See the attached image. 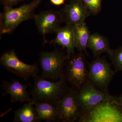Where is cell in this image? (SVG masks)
<instances>
[{"mask_svg":"<svg viewBox=\"0 0 122 122\" xmlns=\"http://www.w3.org/2000/svg\"><path fill=\"white\" fill-rule=\"evenodd\" d=\"M65 78L78 90L88 81V70L82 52L70 57L66 65Z\"/></svg>","mask_w":122,"mask_h":122,"instance_id":"6","label":"cell"},{"mask_svg":"<svg viewBox=\"0 0 122 122\" xmlns=\"http://www.w3.org/2000/svg\"><path fill=\"white\" fill-rule=\"evenodd\" d=\"M34 77L32 92L34 101L55 103L66 91L65 76L56 81H48L42 76Z\"/></svg>","mask_w":122,"mask_h":122,"instance_id":"2","label":"cell"},{"mask_svg":"<svg viewBox=\"0 0 122 122\" xmlns=\"http://www.w3.org/2000/svg\"><path fill=\"white\" fill-rule=\"evenodd\" d=\"M91 34L85 22L74 25V45L79 52L86 53V49Z\"/></svg>","mask_w":122,"mask_h":122,"instance_id":"17","label":"cell"},{"mask_svg":"<svg viewBox=\"0 0 122 122\" xmlns=\"http://www.w3.org/2000/svg\"><path fill=\"white\" fill-rule=\"evenodd\" d=\"M59 12L66 24L76 25L85 22L91 14L81 0H71Z\"/></svg>","mask_w":122,"mask_h":122,"instance_id":"11","label":"cell"},{"mask_svg":"<svg viewBox=\"0 0 122 122\" xmlns=\"http://www.w3.org/2000/svg\"><path fill=\"white\" fill-rule=\"evenodd\" d=\"M74 28V25L71 24L61 27L55 32V38L51 41V44H57L66 48L68 59L75 54Z\"/></svg>","mask_w":122,"mask_h":122,"instance_id":"12","label":"cell"},{"mask_svg":"<svg viewBox=\"0 0 122 122\" xmlns=\"http://www.w3.org/2000/svg\"><path fill=\"white\" fill-rule=\"evenodd\" d=\"M3 88L4 94L10 96L12 102H28L32 100L30 97L26 85L18 80L4 82Z\"/></svg>","mask_w":122,"mask_h":122,"instance_id":"13","label":"cell"},{"mask_svg":"<svg viewBox=\"0 0 122 122\" xmlns=\"http://www.w3.org/2000/svg\"><path fill=\"white\" fill-rule=\"evenodd\" d=\"M78 119L82 122H122V111L110 100L105 101L82 112Z\"/></svg>","mask_w":122,"mask_h":122,"instance_id":"4","label":"cell"},{"mask_svg":"<svg viewBox=\"0 0 122 122\" xmlns=\"http://www.w3.org/2000/svg\"><path fill=\"white\" fill-rule=\"evenodd\" d=\"M87 48L92 51L94 56L97 58L103 53L108 54L111 50L107 38L97 33L91 34Z\"/></svg>","mask_w":122,"mask_h":122,"instance_id":"15","label":"cell"},{"mask_svg":"<svg viewBox=\"0 0 122 122\" xmlns=\"http://www.w3.org/2000/svg\"><path fill=\"white\" fill-rule=\"evenodd\" d=\"M83 5L94 15L100 12L102 9V0H81Z\"/></svg>","mask_w":122,"mask_h":122,"instance_id":"19","label":"cell"},{"mask_svg":"<svg viewBox=\"0 0 122 122\" xmlns=\"http://www.w3.org/2000/svg\"><path fill=\"white\" fill-rule=\"evenodd\" d=\"M111 101L114 103L118 109L122 111V94L119 97L113 96L112 99Z\"/></svg>","mask_w":122,"mask_h":122,"instance_id":"21","label":"cell"},{"mask_svg":"<svg viewBox=\"0 0 122 122\" xmlns=\"http://www.w3.org/2000/svg\"><path fill=\"white\" fill-rule=\"evenodd\" d=\"M39 33L43 35L45 41V35L55 33L61 27L63 18L60 12L56 10H46L35 14L33 18Z\"/></svg>","mask_w":122,"mask_h":122,"instance_id":"10","label":"cell"},{"mask_svg":"<svg viewBox=\"0 0 122 122\" xmlns=\"http://www.w3.org/2000/svg\"><path fill=\"white\" fill-rule=\"evenodd\" d=\"M1 64L6 69L26 80L36 75L38 71L36 64L28 65L19 59L14 50L4 53L0 58Z\"/></svg>","mask_w":122,"mask_h":122,"instance_id":"8","label":"cell"},{"mask_svg":"<svg viewBox=\"0 0 122 122\" xmlns=\"http://www.w3.org/2000/svg\"><path fill=\"white\" fill-rule=\"evenodd\" d=\"M79 91L77 97L82 111L93 108L101 103L112 99L113 96L98 90L87 81Z\"/></svg>","mask_w":122,"mask_h":122,"instance_id":"9","label":"cell"},{"mask_svg":"<svg viewBox=\"0 0 122 122\" xmlns=\"http://www.w3.org/2000/svg\"><path fill=\"white\" fill-rule=\"evenodd\" d=\"M24 0H0L1 4L4 6L13 7Z\"/></svg>","mask_w":122,"mask_h":122,"instance_id":"20","label":"cell"},{"mask_svg":"<svg viewBox=\"0 0 122 122\" xmlns=\"http://www.w3.org/2000/svg\"><path fill=\"white\" fill-rule=\"evenodd\" d=\"M108 54L116 70L122 72V46L116 49H111Z\"/></svg>","mask_w":122,"mask_h":122,"instance_id":"18","label":"cell"},{"mask_svg":"<svg viewBox=\"0 0 122 122\" xmlns=\"http://www.w3.org/2000/svg\"><path fill=\"white\" fill-rule=\"evenodd\" d=\"M68 59L66 55L57 49L51 52L42 51L39 58L42 76L54 80L64 77V68Z\"/></svg>","mask_w":122,"mask_h":122,"instance_id":"3","label":"cell"},{"mask_svg":"<svg viewBox=\"0 0 122 122\" xmlns=\"http://www.w3.org/2000/svg\"><path fill=\"white\" fill-rule=\"evenodd\" d=\"M33 101L39 121L54 122L59 119L55 103L47 101Z\"/></svg>","mask_w":122,"mask_h":122,"instance_id":"14","label":"cell"},{"mask_svg":"<svg viewBox=\"0 0 122 122\" xmlns=\"http://www.w3.org/2000/svg\"><path fill=\"white\" fill-rule=\"evenodd\" d=\"M52 4L57 6L65 4V0H50Z\"/></svg>","mask_w":122,"mask_h":122,"instance_id":"22","label":"cell"},{"mask_svg":"<svg viewBox=\"0 0 122 122\" xmlns=\"http://www.w3.org/2000/svg\"><path fill=\"white\" fill-rule=\"evenodd\" d=\"M114 74L110 63L98 57L89 65L88 81L96 88L109 94L108 86Z\"/></svg>","mask_w":122,"mask_h":122,"instance_id":"5","label":"cell"},{"mask_svg":"<svg viewBox=\"0 0 122 122\" xmlns=\"http://www.w3.org/2000/svg\"><path fill=\"white\" fill-rule=\"evenodd\" d=\"M13 121L14 122H39L32 99L15 111Z\"/></svg>","mask_w":122,"mask_h":122,"instance_id":"16","label":"cell"},{"mask_svg":"<svg viewBox=\"0 0 122 122\" xmlns=\"http://www.w3.org/2000/svg\"><path fill=\"white\" fill-rule=\"evenodd\" d=\"M41 0H33L29 4L17 8L4 6L0 14V34H10L22 22L33 18L34 11Z\"/></svg>","mask_w":122,"mask_h":122,"instance_id":"1","label":"cell"},{"mask_svg":"<svg viewBox=\"0 0 122 122\" xmlns=\"http://www.w3.org/2000/svg\"><path fill=\"white\" fill-rule=\"evenodd\" d=\"M77 91L73 89L66 90L55 102L59 119L63 122L76 121L82 113L77 97Z\"/></svg>","mask_w":122,"mask_h":122,"instance_id":"7","label":"cell"}]
</instances>
